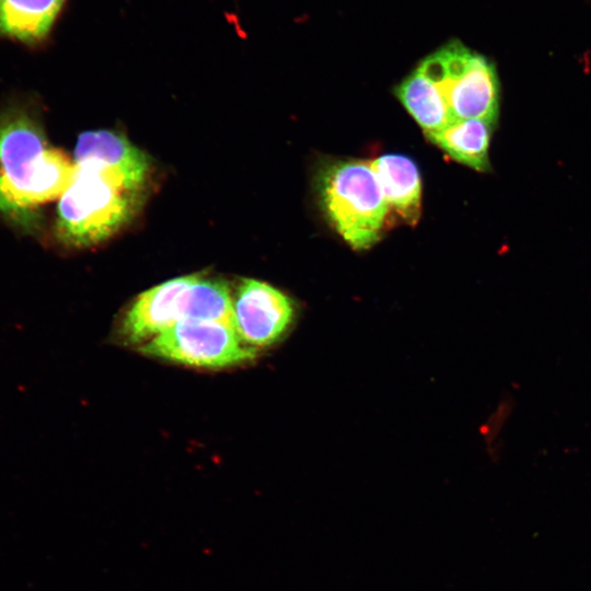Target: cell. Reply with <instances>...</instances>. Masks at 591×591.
Here are the masks:
<instances>
[{
	"mask_svg": "<svg viewBox=\"0 0 591 591\" xmlns=\"http://www.w3.org/2000/svg\"><path fill=\"white\" fill-rule=\"evenodd\" d=\"M74 163L49 146L38 120L22 107L0 115V213L31 229L38 209L65 193Z\"/></svg>",
	"mask_w": 591,
	"mask_h": 591,
	"instance_id": "cell-1",
	"label": "cell"
},
{
	"mask_svg": "<svg viewBox=\"0 0 591 591\" xmlns=\"http://www.w3.org/2000/svg\"><path fill=\"white\" fill-rule=\"evenodd\" d=\"M139 197L108 174L74 163L72 181L59 198L56 235L71 247L97 244L134 217Z\"/></svg>",
	"mask_w": 591,
	"mask_h": 591,
	"instance_id": "cell-2",
	"label": "cell"
},
{
	"mask_svg": "<svg viewBox=\"0 0 591 591\" xmlns=\"http://www.w3.org/2000/svg\"><path fill=\"white\" fill-rule=\"evenodd\" d=\"M316 188L329 222L352 248L368 250L379 241L389 208L370 162H327Z\"/></svg>",
	"mask_w": 591,
	"mask_h": 591,
	"instance_id": "cell-3",
	"label": "cell"
},
{
	"mask_svg": "<svg viewBox=\"0 0 591 591\" xmlns=\"http://www.w3.org/2000/svg\"><path fill=\"white\" fill-rule=\"evenodd\" d=\"M440 91L454 120L482 119L496 126L500 83L495 65L454 39L417 67Z\"/></svg>",
	"mask_w": 591,
	"mask_h": 591,
	"instance_id": "cell-4",
	"label": "cell"
},
{
	"mask_svg": "<svg viewBox=\"0 0 591 591\" xmlns=\"http://www.w3.org/2000/svg\"><path fill=\"white\" fill-rule=\"evenodd\" d=\"M146 356L195 368L222 369L253 361L258 350L247 346L234 326L185 320L139 346Z\"/></svg>",
	"mask_w": 591,
	"mask_h": 591,
	"instance_id": "cell-5",
	"label": "cell"
},
{
	"mask_svg": "<svg viewBox=\"0 0 591 591\" xmlns=\"http://www.w3.org/2000/svg\"><path fill=\"white\" fill-rule=\"evenodd\" d=\"M296 318L292 299L276 287L251 278L233 296L234 327L242 340L258 350L278 343Z\"/></svg>",
	"mask_w": 591,
	"mask_h": 591,
	"instance_id": "cell-6",
	"label": "cell"
},
{
	"mask_svg": "<svg viewBox=\"0 0 591 591\" xmlns=\"http://www.w3.org/2000/svg\"><path fill=\"white\" fill-rule=\"evenodd\" d=\"M196 275L176 277L140 293L119 323V336L141 346L181 321L188 320Z\"/></svg>",
	"mask_w": 591,
	"mask_h": 591,
	"instance_id": "cell-7",
	"label": "cell"
},
{
	"mask_svg": "<svg viewBox=\"0 0 591 591\" xmlns=\"http://www.w3.org/2000/svg\"><path fill=\"white\" fill-rule=\"evenodd\" d=\"M74 163L90 165L139 192L149 175L148 157L124 136L111 130L81 134L74 149Z\"/></svg>",
	"mask_w": 591,
	"mask_h": 591,
	"instance_id": "cell-8",
	"label": "cell"
},
{
	"mask_svg": "<svg viewBox=\"0 0 591 591\" xmlns=\"http://www.w3.org/2000/svg\"><path fill=\"white\" fill-rule=\"evenodd\" d=\"M68 0H0V42L37 50L51 40Z\"/></svg>",
	"mask_w": 591,
	"mask_h": 591,
	"instance_id": "cell-9",
	"label": "cell"
},
{
	"mask_svg": "<svg viewBox=\"0 0 591 591\" xmlns=\"http://www.w3.org/2000/svg\"><path fill=\"white\" fill-rule=\"evenodd\" d=\"M370 163L389 210L416 224L421 213V177L415 161L403 154H384Z\"/></svg>",
	"mask_w": 591,
	"mask_h": 591,
	"instance_id": "cell-10",
	"label": "cell"
},
{
	"mask_svg": "<svg viewBox=\"0 0 591 591\" xmlns=\"http://www.w3.org/2000/svg\"><path fill=\"white\" fill-rule=\"evenodd\" d=\"M496 126L482 119H456L427 138L452 160L478 172H488L489 147Z\"/></svg>",
	"mask_w": 591,
	"mask_h": 591,
	"instance_id": "cell-11",
	"label": "cell"
},
{
	"mask_svg": "<svg viewBox=\"0 0 591 591\" xmlns=\"http://www.w3.org/2000/svg\"><path fill=\"white\" fill-rule=\"evenodd\" d=\"M395 94L425 134L454 121L440 91L418 68L399 83Z\"/></svg>",
	"mask_w": 591,
	"mask_h": 591,
	"instance_id": "cell-12",
	"label": "cell"
}]
</instances>
